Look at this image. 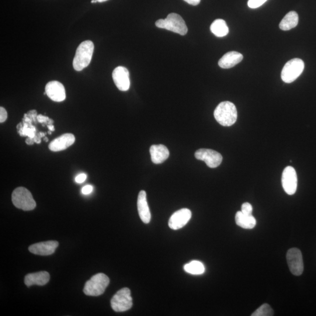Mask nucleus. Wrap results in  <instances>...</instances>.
Masks as SVG:
<instances>
[{"label":"nucleus","instance_id":"obj_19","mask_svg":"<svg viewBox=\"0 0 316 316\" xmlns=\"http://www.w3.org/2000/svg\"><path fill=\"white\" fill-rule=\"evenodd\" d=\"M151 160L155 164H160L169 156L168 149L164 145H153L150 148Z\"/></svg>","mask_w":316,"mask_h":316},{"label":"nucleus","instance_id":"obj_12","mask_svg":"<svg viewBox=\"0 0 316 316\" xmlns=\"http://www.w3.org/2000/svg\"><path fill=\"white\" fill-rule=\"evenodd\" d=\"M191 217V211L187 208H182L172 215L169 221V226L172 230H179L188 223Z\"/></svg>","mask_w":316,"mask_h":316},{"label":"nucleus","instance_id":"obj_24","mask_svg":"<svg viewBox=\"0 0 316 316\" xmlns=\"http://www.w3.org/2000/svg\"><path fill=\"white\" fill-rule=\"evenodd\" d=\"M274 312L268 304H263L251 314L252 316H272Z\"/></svg>","mask_w":316,"mask_h":316},{"label":"nucleus","instance_id":"obj_32","mask_svg":"<svg viewBox=\"0 0 316 316\" xmlns=\"http://www.w3.org/2000/svg\"><path fill=\"white\" fill-rule=\"evenodd\" d=\"M26 142L29 145H32L34 143V141L31 138L28 139Z\"/></svg>","mask_w":316,"mask_h":316},{"label":"nucleus","instance_id":"obj_31","mask_svg":"<svg viewBox=\"0 0 316 316\" xmlns=\"http://www.w3.org/2000/svg\"><path fill=\"white\" fill-rule=\"evenodd\" d=\"M37 120L38 121H39L40 123H46L47 121L50 119H49L48 117L40 115V116H37Z\"/></svg>","mask_w":316,"mask_h":316},{"label":"nucleus","instance_id":"obj_9","mask_svg":"<svg viewBox=\"0 0 316 316\" xmlns=\"http://www.w3.org/2000/svg\"><path fill=\"white\" fill-rule=\"evenodd\" d=\"M194 155L198 160L205 162L210 168L218 167L223 161V156L220 153L210 149H200Z\"/></svg>","mask_w":316,"mask_h":316},{"label":"nucleus","instance_id":"obj_15","mask_svg":"<svg viewBox=\"0 0 316 316\" xmlns=\"http://www.w3.org/2000/svg\"><path fill=\"white\" fill-rule=\"evenodd\" d=\"M75 142L74 135L65 134L52 141L49 145V148L53 152L61 151L71 147L75 143Z\"/></svg>","mask_w":316,"mask_h":316},{"label":"nucleus","instance_id":"obj_13","mask_svg":"<svg viewBox=\"0 0 316 316\" xmlns=\"http://www.w3.org/2000/svg\"><path fill=\"white\" fill-rule=\"evenodd\" d=\"M45 92L48 97L56 102H63L66 99L65 87L58 81H51L45 87Z\"/></svg>","mask_w":316,"mask_h":316},{"label":"nucleus","instance_id":"obj_5","mask_svg":"<svg viewBox=\"0 0 316 316\" xmlns=\"http://www.w3.org/2000/svg\"><path fill=\"white\" fill-rule=\"evenodd\" d=\"M12 201L17 208L24 211L33 210L37 206L32 194L23 187H19L14 190Z\"/></svg>","mask_w":316,"mask_h":316},{"label":"nucleus","instance_id":"obj_34","mask_svg":"<svg viewBox=\"0 0 316 316\" xmlns=\"http://www.w3.org/2000/svg\"><path fill=\"white\" fill-rule=\"evenodd\" d=\"M97 2L103 3L104 2L108 1V0H97Z\"/></svg>","mask_w":316,"mask_h":316},{"label":"nucleus","instance_id":"obj_6","mask_svg":"<svg viewBox=\"0 0 316 316\" xmlns=\"http://www.w3.org/2000/svg\"><path fill=\"white\" fill-rule=\"evenodd\" d=\"M304 62L298 58L292 59L287 62L282 69L281 78L286 83H291L296 81L303 72Z\"/></svg>","mask_w":316,"mask_h":316},{"label":"nucleus","instance_id":"obj_8","mask_svg":"<svg viewBox=\"0 0 316 316\" xmlns=\"http://www.w3.org/2000/svg\"><path fill=\"white\" fill-rule=\"evenodd\" d=\"M286 259L290 271L295 276H300L303 272V256L299 249L291 248L287 251Z\"/></svg>","mask_w":316,"mask_h":316},{"label":"nucleus","instance_id":"obj_14","mask_svg":"<svg viewBox=\"0 0 316 316\" xmlns=\"http://www.w3.org/2000/svg\"><path fill=\"white\" fill-rule=\"evenodd\" d=\"M59 246L56 241H48L36 243L29 247V251L34 254L47 256L53 254Z\"/></svg>","mask_w":316,"mask_h":316},{"label":"nucleus","instance_id":"obj_16","mask_svg":"<svg viewBox=\"0 0 316 316\" xmlns=\"http://www.w3.org/2000/svg\"><path fill=\"white\" fill-rule=\"evenodd\" d=\"M137 207L139 216L145 224H148L151 219V214L147 203V193L141 190L138 194Z\"/></svg>","mask_w":316,"mask_h":316},{"label":"nucleus","instance_id":"obj_20","mask_svg":"<svg viewBox=\"0 0 316 316\" xmlns=\"http://www.w3.org/2000/svg\"><path fill=\"white\" fill-rule=\"evenodd\" d=\"M235 223L238 226L244 229H252L255 227L256 221L254 217L243 214L241 211L235 215Z\"/></svg>","mask_w":316,"mask_h":316},{"label":"nucleus","instance_id":"obj_2","mask_svg":"<svg viewBox=\"0 0 316 316\" xmlns=\"http://www.w3.org/2000/svg\"><path fill=\"white\" fill-rule=\"evenodd\" d=\"M94 48V44L92 41L87 40L83 42L76 50L73 67L76 71H82L86 67H88L92 61Z\"/></svg>","mask_w":316,"mask_h":316},{"label":"nucleus","instance_id":"obj_25","mask_svg":"<svg viewBox=\"0 0 316 316\" xmlns=\"http://www.w3.org/2000/svg\"><path fill=\"white\" fill-rule=\"evenodd\" d=\"M268 0H248V6L250 9H255L262 6Z\"/></svg>","mask_w":316,"mask_h":316},{"label":"nucleus","instance_id":"obj_35","mask_svg":"<svg viewBox=\"0 0 316 316\" xmlns=\"http://www.w3.org/2000/svg\"><path fill=\"white\" fill-rule=\"evenodd\" d=\"M97 2V0H92V3H96Z\"/></svg>","mask_w":316,"mask_h":316},{"label":"nucleus","instance_id":"obj_10","mask_svg":"<svg viewBox=\"0 0 316 316\" xmlns=\"http://www.w3.org/2000/svg\"><path fill=\"white\" fill-rule=\"evenodd\" d=\"M283 188L287 194L293 195L296 192L297 176L295 169L291 166L284 168L282 176Z\"/></svg>","mask_w":316,"mask_h":316},{"label":"nucleus","instance_id":"obj_30","mask_svg":"<svg viewBox=\"0 0 316 316\" xmlns=\"http://www.w3.org/2000/svg\"><path fill=\"white\" fill-rule=\"evenodd\" d=\"M184 1L190 5L196 6L200 4L201 0H184Z\"/></svg>","mask_w":316,"mask_h":316},{"label":"nucleus","instance_id":"obj_27","mask_svg":"<svg viewBox=\"0 0 316 316\" xmlns=\"http://www.w3.org/2000/svg\"><path fill=\"white\" fill-rule=\"evenodd\" d=\"M8 119V112L4 107H0V122L1 123L5 122Z\"/></svg>","mask_w":316,"mask_h":316},{"label":"nucleus","instance_id":"obj_22","mask_svg":"<svg viewBox=\"0 0 316 316\" xmlns=\"http://www.w3.org/2000/svg\"><path fill=\"white\" fill-rule=\"evenodd\" d=\"M210 30L211 33L217 37H224L229 33L226 23L221 19L215 20L210 26Z\"/></svg>","mask_w":316,"mask_h":316},{"label":"nucleus","instance_id":"obj_23","mask_svg":"<svg viewBox=\"0 0 316 316\" xmlns=\"http://www.w3.org/2000/svg\"><path fill=\"white\" fill-rule=\"evenodd\" d=\"M184 270L192 275H201L205 272V267L203 263L198 260H193L184 266Z\"/></svg>","mask_w":316,"mask_h":316},{"label":"nucleus","instance_id":"obj_29","mask_svg":"<svg viewBox=\"0 0 316 316\" xmlns=\"http://www.w3.org/2000/svg\"><path fill=\"white\" fill-rule=\"evenodd\" d=\"M87 179V175L85 173H81V174H79L78 176H76L75 179L76 182L78 183H82L85 181Z\"/></svg>","mask_w":316,"mask_h":316},{"label":"nucleus","instance_id":"obj_3","mask_svg":"<svg viewBox=\"0 0 316 316\" xmlns=\"http://www.w3.org/2000/svg\"><path fill=\"white\" fill-rule=\"evenodd\" d=\"M155 25L159 29H165L181 36H185L188 31L185 21L178 14H169L166 19L156 21Z\"/></svg>","mask_w":316,"mask_h":316},{"label":"nucleus","instance_id":"obj_17","mask_svg":"<svg viewBox=\"0 0 316 316\" xmlns=\"http://www.w3.org/2000/svg\"><path fill=\"white\" fill-rule=\"evenodd\" d=\"M50 279V273L47 271H41L28 274L25 277L24 282L28 287L36 285L44 286Z\"/></svg>","mask_w":316,"mask_h":316},{"label":"nucleus","instance_id":"obj_1","mask_svg":"<svg viewBox=\"0 0 316 316\" xmlns=\"http://www.w3.org/2000/svg\"><path fill=\"white\" fill-rule=\"evenodd\" d=\"M215 119L224 127H230L237 120V110L234 104L230 102H221L215 109Z\"/></svg>","mask_w":316,"mask_h":316},{"label":"nucleus","instance_id":"obj_26","mask_svg":"<svg viewBox=\"0 0 316 316\" xmlns=\"http://www.w3.org/2000/svg\"><path fill=\"white\" fill-rule=\"evenodd\" d=\"M253 208L252 205L249 203H244L242 205L241 211L243 214L251 216L252 213Z\"/></svg>","mask_w":316,"mask_h":316},{"label":"nucleus","instance_id":"obj_33","mask_svg":"<svg viewBox=\"0 0 316 316\" xmlns=\"http://www.w3.org/2000/svg\"><path fill=\"white\" fill-rule=\"evenodd\" d=\"M48 128H49V129H50L52 131H53L55 130L54 127L53 126H48Z\"/></svg>","mask_w":316,"mask_h":316},{"label":"nucleus","instance_id":"obj_28","mask_svg":"<svg viewBox=\"0 0 316 316\" xmlns=\"http://www.w3.org/2000/svg\"><path fill=\"white\" fill-rule=\"evenodd\" d=\"M93 187L91 185H87L83 187L82 193L85 195H88L93 192Z\"/></svg>","mask_w":316,"mask_h":316},{"label":"nucleus","instance_id":"obj_11","mask_svg":"<svg viewBox=\"0 0 316 316\" xmlns=\"http://www.w3.org/2000/svg\"><path fill=\"white\" fill-rule=\"evenodd\" d=\"M113 79L117 88L121 91L126 92L130 87V73L123 67H117L113 72Z\"/></svg>","mask_w":316,"mask_h":316},{"label":"nucleus","instance_id":"obj_21","mask_svg":"<svg viewBox=\"0 0 316 316\" xmlns=\"http://www.w3.org/2000/svg\"><path fill=\"white\" fill-rule=\"evenodd\" d=\"M298 23V16L296 12H290L284 17V18L279 24L280 30L283 31H289L294 29L297 26Z\"/></svg>","mask_w":316,"mask_h":316},{"label":"nucleus","instance_id":"obj_18","mask_svg":"<svg viewBox=\"0 0 316 316\" xmlns=\"http://www.w3.org/2000/svg\"><path fill=\"white\" fill-rule=\"evenodd\" d=\"M243 60L242 55L238 52L231 51L225 54L218 61V65L223 69L233 68Z\"/></svg>","mask_w":316,"mask_h":316},{"label":"nucleus","instance_id":"obj_7","mask_svg":"<svg viewBox=\"0 0 316 316\" xmlns=\"http://www.w3.org/2000/svg\"><path fill=\"white\" fill-rule=\"evenodd\" d=\"M111 305L116 312L126 311L133 306V298L131 291L128 288L124 287L117 291L111 300Z\"/></svg>","mask_w":316,"mask_h":316},{"label":"nucleus","instance_id":"obj_4","mask_svg":"<svg viewBox=\"0 0 316 316\" xmlns=\"http://www.w3.org/2000/svg\"><path fill=\"white\" fill-rule=\"evenodd\" d=\"M109 283L108 276L102 273H97L87 281L83 291L88 296H98L104 293Z\"/></svg>","mask_w":316,"mask_h":316}]
</instances>
